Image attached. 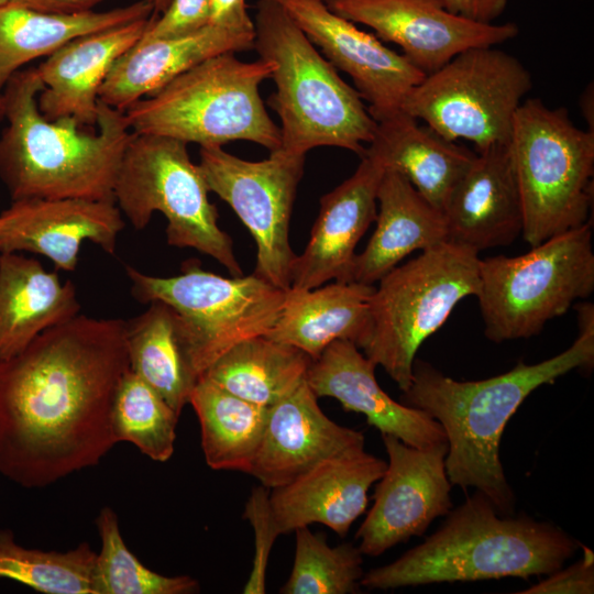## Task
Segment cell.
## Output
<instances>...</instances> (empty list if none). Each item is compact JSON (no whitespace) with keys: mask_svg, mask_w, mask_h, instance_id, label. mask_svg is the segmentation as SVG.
<instances>
[{"mask_svg":"<svg viewBox=\"0 0 594 594\" xmlns=\"http://www.w3.org/2000/svg\"><path fill=\"white\" fill-rule=\"evenodd\" d=\"M253 48L273 66L276 91L268 103L280 119V148L306 156L336 146L360 156L376 121L349 86L275 0H258Z\"/></svg>","mask_w":594,"mask_h":594,"instance_id":"5b68a950","label":"cell"},{"mask_svg":"<svg viewBox=\"0 0 594 594\" xmlns=\"http://www.w3.org/2000/svg\"><path fill=\"white\" fill-rule=\"evenodd\" d=\"M129 369L125 321L85 315L0 359V474L40 488L99 464Z\"/></svg>","mask_w":594,"mask_h":594,"instance_id":"6da1fadb","label":"cell"},{"mask_svg":"<svg viewBox=\"0 0 594 594\" xmlns=\"http://www.w3.org/2000/svg\"><path fill=\"white\" fill-rule=\"evenodd\" d=\"M387 462L365 452L324 459L290 482L270 490V503L280 535L322 524L344 537L365 513L369 490Z\"/></svg>","mask_w":594,"mask_h":594,"instance_id":"d6986e66","label":"cell"},{"mask_svg":"<svg viewBox=\"0 0 594 594\" xmlns=\"http://www.w3.org/2000/svg\"><path fill=\"white\" fill-rule=\"evenodd\" d=\"M531 87V75L517 57L495 46L473 47L426 75L402 110L479 151L509 143L515 114Z\"/></svg>","mask_w":594,"mask_h":594,"instance_id":"7c38bea8","label":"cell"},{"mask_svg":"<svg viewBox=\"0 0 594 594\" xmlns=\"http://www.w3.org/2000/svg\"><path fill=\"white\" fill-rule=\"evenodd\" d=\"M210 21L209 0H170L151 22L139 42L172 38L196 32Z\"/></svg>","mask_w":594,"mask_h":594,"instance_id":"74e56055","label":"cell"},{"mask_svg":"<svg viewBox=\"0 0 594 594\" xmlns=\"http://www.w3.org/2000/svg\"><path fill=\"white\" fill-rule=\"evenodd\" d=\"M270 153L252 162L222 146L200 147L198 165L209 191L226 201L252 234L257 248L253 274L287 290L297 256L289 224L306 156L282 148Z\"/></svg>","mask_w":594,"mask_h":594,"instance_id":"4fadbf2b","label":"cell"},{"mask_svg":"<svg viewBox=\"0 0 594 594\" xmlns=\"http://www.w3.org/2000/svg\"><path fill=\"white\" fill-rule=\"evenodd\" d=\"M75 285L61 282L35 258L0 253V359L25 349L37 336L79 315Z\"/></svg>","mask_w":594,"mask_h":594,"instance_id":"83f0119b","label":"cell"},{"mask_svg":"<svg viewBox=\"0 0 594 594\" xmlns=\"http://www.w3.org/2000/svg\"><path fill=\"white\" fill-rule=\"evenodd\" d=\"M479 252L444 241L394 267L371 298L372 327L361 349L405 392L420 345L468 296L480 292Z\"/></svg>","mask_w":594,"mask_h":594,"instance_id":"52a82bcc","label":"cell"},{"mask_svg":"<svg viewBox=\"0 0 594 594\" xmlns=\"http://www.w3.org/2000/svg\"><path fill=\"white\" fill-rule=\"evenodd\" d=\"M209 8L210 24L235 31H255L245 0H209Z\"/></svg>","mask_w":594,"mask_h":594,"instance_id":"ab89813d","label":"cell"},{"mask_svg":"<svg viewBox=\"0 0 594 594\" xmlns=\"http://www.w3.org/2000/svg\"><path fill=\"white\" fill-rule=\"evenodd\" d=\"M377 206L376 228L365 249L353 260L351 282L374 285L411 252L449 240L442 211L398 172L384 170Z\"/></svg>","mask_w":594,"mask_h":594,"instance_id":"d4e9b609","label":"cell"},{"mask_svg":"<svg viewBox=\"0 0 594 594\" xmlns=\"http://www.w3.org/2000/svg\"><path fill=\"white\" fill-rule=\"evenodd\" d=\"M579 336L558 355L537 364L518 362L510 371L481 381H455L415 359L403 404L436 419L446 433V471L452 485L474 487L499 514L514 513L515 494L499 457L506 424L538 387L594 364V307L578 305Z\"/></svg>","mask_w":594,"mask_h":594,"instance_id":"7a4b0ae2","label":"cell"},{"mask_svg":"<svg viewBox=\"0 0 594 594\" xmlns=\"http://www.w3.org/2000/svg\"><path fill=\"white\" fill-rule=\"evenodd\" d=\"M450 12L480 23H494L508 0H439Z\"/></svg>","mask_w":594,"mask_h":594,"instance_id":"60d3db41","label":"cell"},{"mask_svg":"<svg viewBox=\"0 0 594 594\" xmlns=\"http://www.w3.org/2000/svg\"><path fill=\"white\" fill-rule=\"evenodd\" d=\"M101 540L91 572V594H190L199 583L188 575L166 576L146 568L127 547L111 507L96 518Z\"/></svg>","mask_w":594,"mask_h":594,"instance_id":"d6a6232c","label":"cell"},{"mask_svg":"<svg viewBox=\"0 0 594 594\" xmlns=\"http://www.w3.org/2000/svg\"><path fill=\"white\" fill-rule=\"evenodd\" d=\"M311 362L293 345L257 336L235 344L202 376L240 398L271 407L306 380Z\"/></svg>","mask_w":594,"mask_h":594,"instance_id":"4dcf8cb0","label":"cell"},{"mask_svg":"<svg viewBox=\"0 0 594 594\" xmlns=\"http://www.w3.org/2000/svg\"><path fill=\"white\" fill-rule=\"evenodd\" d=\"M43 88L32 67L16 72L1 94L8 124L0 135V177L12 201H114L117 174L134 135L124 111L99 101L98 132H87L74 118L47 119L37 103Z\"/></svg>","mask_w":594,"mask_h":594,"instance_id":"3957f363","label":"cell"},{"mask_svg":"<svg viewBox=\"0 0 594 594\" xmlns=\"http://www.w3.org/2000/svg\"><path fill=\"white\" fill-rule=\"evenodd\" d=\"M101 1L105 0H11L10 4L50 13L73 14L91 11Z\"/></svg>","mask_w":594,"mask_h":594,"instance_id":"b9f144b4","label":"cell"},{"mask_svg":"<svg viewBox=\"0 0 594 594\" xmlns=\"http://www.w3.org/2000/svg\"><path fill=\"white\" fill-rule=\"evenodd\" d=\"M189 404L199 420L208 466L248 473L264 432L268 407L240 398L206 376L196 383Z\"/></svg>","mask_w":594,"mask_h":594,"instance_id":"1f68e13d","label":"cell"},{"mask_svg":"<svg viewBox=\"0 0 594 594\" xmlns=\"http://www.w3.org/2000/svg\"><path fill=\"white\" fill-rule=\"evenodd\" d=\"M4 118V103L2 95L0 94V120Z\"/></svg>","mask_w":594,"mask_h":594,"instance_id":"f6af8a7d","label":"cell"},{"mask_svg":"<svg viewBox=\"0 0 594 594\" xmlns=\"http://www.w3.org/2000/svg\"><path fill=\"white\" fill-rule=\"evenodd\" d=\"M244 517L254 530V558L243 593L264 594L271 550L280 535L270 503V488L260 485L252 491L245 504Z\"/></svg>","mask_w":594,"mask_h":594,"instance_id":"8d00e7d4","label":"cell"},{"mask_svg":"<svg viewBox=\"0 0 594 594\" xmlns=\"http://www.w3.org/2000/svg\"><path fill=\"white\" fill-rule=\"evenodd\" d=\"M124 224L114 201L13 200L0 215V253L40 254L48 258L56 271L74 272L85 241L112 255Z\"/></svg>","mask_w":594,"mask_h":594,"instance_id":"e0dca14e","label":"cell"},{"mask_svg":"<svg viewBox=\"0 0 594 594\" xmlns=\"http://www.w3.org/2000/svg\"><path fill=\"white\" fill-rule=\"evenodd\" d=\"M208 186L187 143L163 135L134 133L114 183L118 208L135 230L148 224L156 211L167 219V243L191 248L223 265L232 276L243 273L232 240L218 223Z\"/></svg>","mask_w":594,"mask_h":594,"instance_id":"30bf717a","label":"cell"},{"mask_svg":"<svg viewBox=\"0 0 594 594\" xmlns=\"http://www.w3.org/2000/svg\"><path fill=\"white\" fill-rule=\"evenodd\" d=\"M322 1H328V0H322Z\"/></svg>","mask_w":594,"mask_h":594,"instance_id":"7dc6e473","label":"cell"},{"mask_svg":"<svg viewBox=\"0 0 594 594\" xmlns=\"http://www.w3.org/2000/svg\"><path fill=\"white\" fill-rule=\"evenodd\" d=\"M583 556L575 563L550 574L520 594H592L594 593V553L582 546Z\"/></svg>","mask_w":594,"mask_h":594,"instance_id":"f35d334b","label":"cell"},{"mask_svg":"<svg viewBox=\"0 0 594 594\" xmlns=\"http://www.w3.org/2000/svg\"><path fill=\"white\" fill-rule=\"evenodd\" d=\"M145 0L105 12L50 13L6 4L0 8V91L22 66L50 56L68 42L135 20L150 18Z\"/></svg>","mask_w":594,"mask_h":594,"instance_id":"f1b7e54d","label":"cell"},{"mask_svg":"<svg viewBox=\"0 0 594 594\" xmlns=\"http://www.w3.org/2000/svg\"><path fill=\"white\" fill-rule=\"evenodd\" d=\"M145 1L152 6L154 14L156 15L158 13H162L170 2V0H145Z\"/></svg>","mask_w":594,"mask_h":594,"instance_id":"ee69618b","label":"cell"},{"mask_svg":"<svg viewBox=\"0 0 594 594\" xmlns=\"http://www.w3.org/2000/svg\"><path fill=\"white\" fill-rule=\"evenodd\" d=\"M179 416L130 369L122 376L112 404L111 427L118 442L134 444L153 461H168L175 450Z\"/></svg>","mask_w":594,"mask_h":594,"instance_id":"e575fe53","label":"cell"},{"mask_svg":"<svg viewBox=\"0 0 594 594\" xmlns=\"http://www.w3.org/2000/svg\"><path fill=\"white\" fill-rule=\"evenodd\" d=\"M255 31L213 24L177 37L138 42L110 69L99 100L124 111L199 63L224 53L253 48Z\"/></svg>","mask_w":594,"mask_h":594,"instance_id":"cb8c5ba5","label":"cell"},{"mask_svg":"<svg viewBox=\"0 0 594 594\" xmlns=\"http://www.w3.org/2000/svg\"><path fill=\"white\" fill-rule=\"evenodd\" d=\"M334 13L361 23L426 75L458 54L481 46H496L519 33L513 22L480 23L448 11L439 0H328Z\"/></svg>","mask_w":594,"mask_h":594,"instance_id":"9a60e30c","label":"cell"},{"mask_svg":"<svg viewBox=\"0 0 594 594\" xmlns=\"http://www.w3.org/2000/svg\"><path fill=\"white\" fill-rule=\"evenodd\" d=\"M152 16L79 36L40 64L44 88L41 112L50 120L74 118L80 125L97 124L99 91L116 61L134 46Z\"/></svg>","mask_w":594,"mask_h":594,"instance_id":"603a6c76","label":"cell"},{"mask_svg":"<svg viewBox=\"0 0 594 594\" xmlns=\"http://www.w3.org/2000/svg\"><path fill=\"white\" fill-rule=\"evenodd\" d=\"M363 154L385 169L402 174L428 202L442 211L476 152L399 110L376 122L373 139Z\"/></svg>","mask_w":594,"mask_h":594,"instance_id":"4316f807","label":"cell"},{"mask_svg":"<svg viewBox=\"0 0 594 594\" xmlns=\"http://www.w3.org/2000/svg\"><path fill=\"white\" fill-rule=\"evenodd\" d=\"M442 213L449 240L476 252L507 246L524 228V212L509 143L475 151Z\"/></svg>","mask_w":594,"mask_h":594,"instance_id":"7402d4cb","label":"cell"},{"mask_svg":"<svg viewBox=\"0 0 594 594\" xmlns=\"http://www.w3.org/2000/svg\"><path fill=\"white\" fill-rule=\"evenodd\" d=\"M594 90L593 84H588L583 90L580 97V111L584 117L587 129L591 132H594Z\"/></svg>","mask_w":594,"mask_h":594,"instance_id":"7bdbcfd3","label":"cell"},{"mask_svg":"<svg viewBox=\"0 0 594 594\" xmlns=\"http://www.w3.org/2000/svg\"><path fill=\"white\" fill-rule=\"evenodd\" d=\"M376 365L351 341L338 340L314 360L306 381L315 395L337 399L366 417L382 435L426 449L447 442L441 425L421 409L397 403L378 385Z\"/></svg>","mask_w":594,"mask_h":594,"instance_id":"44dd1931","label":"cell"},{"mask_svg":"<svg viewBox=\"0 0 594 594\" xmlns=\"http://www.w3.org/2000/svg\"><path fill=\"white\" fill-rule=\"evenodd\" d=\"M130 370L180 416L198 377L193 371L178 314L163 301H152L125 321Z\"/></svg>","mask_w":594,"mask_h":594,"instance_id":"f546056e","label":"cell"},{"mask_svg":"<svg viewBox=\"0 0 594 594\" xmlns=\"http://www.w3.org/2000/svg\"><path fill=\"white\" fill-rule=\"evenodd\" d=\"M580 547L550 522L499 514L476 491L422 543L370 570L360 583L371 590H394L509 576L527 580L559 570Z\"/></svg>","mask_w":594,"mask_h":594,"instance_id":"277c9868","label":"cell"},{"mask_svg":"<svg viewBox=\"0 0 594 594\" xmlns=\"http://www.w3.org/2000/svg\"><path fill=\"white\" fill-rule=\"evenodd\" d=\"M317 399L305 380L268 407L264 432L248 472L263 486H282L324 459L364 449V435L331 420Z\"/></svg>","mask_w":594,"mask_h":594,"instance_id":"ac0fdd59","label":"cell"},{"mask_svg":"<svg viewBox=\"0 0 594 594\" xmlns=\"http://www.w3.org/2000/svg\"><path fill=\"white\" fill-rule=\"evenodd\" d=\"M272 72V64L262 58L243 62L235 53L216 55L138 100L124 114L136 134L168 136L200 147L243 140L273 152L280 148V131L258 89Z\"/></svg>","mask_w":594,"mask_h":594,"instance_id":"8992f818","label":"cell"},{"mask_svg":"<svg viewBox=\"0 0 594 594\" xmlns=\"http://www.w3.org/2000/svg\"><path fill=\"white\" fill-rule=\"evenodd\" d=\"M382 439L388 462L355 535L360 551L370 557L424 535L437 517L452 509L447 442L419 449L391 435H382Z\"/></svg>","mask_w":594,"mask_h":594,"instance_id":"5bb4252c","label":"cell"},{"mask_svg":"<svg viewBox=\"0 0 594 594\" xmlns=\"http://www.w3.org/2000/svg\"><path fill=\"white\" fill-rule=\"evenodd\" d=\"M519 186L522 238L535 246L590 222L594 132L582 130L563 107L525 99L509 141Z\"/></svg>","mask_w":594,"mask_h":594,"instance_id":"ba28073f","label":"cell"},{"mask_svg":"<svg viewBox=\"0 0 594 594\" xmlns=\"http://www.w3.org/2000/svg\"><path fill=\"white\" fill-rule=\"evenodd\" d=\"M334 67L348 74L377 122L399 110L426 74L322 0H275Z\"/></svg>","mask_w":594,"mask_h":594,"instance_id":"2e32d148","label":"cell"},{"mask_svg":"<svg viewBox=\"0 0 594 594\" xmlns=\"http://www.w3.org/2000/svg\"><path fill=\"white\" fill-rule=\"evenodd\" d=\"M592 222L518 256L480 261L477 299L485 337L496 343L538 334L594 290Z\"/></svg>","mask_w":594,"mask_h":594,"instance_id":"9c48e42d","label":"cell"},{"mask_svg":"<svg viewBox=\"0 0 594 594\" xmlns=\"http://www.w3.org/2000/svg\"><path fill=\"white\" fill-rule=\"evenodd\" d=\"M97 553L87 542L65 552L28 549L9 529L0 530V579L45 594H91Z\"/></svg>","mask_w":594,"mask_h":594,"instance_id":"836d02e7","label":"cell"},{"mask_svg":"<svg viewBox=\"0 0 594 594\" xmlns=\"http://www.w3.org/2000/svg\"><path fill=\"white\" fill-rule=\"evenodd\" d=\"M374 289L340 280L310 289L289 288L276 322L264 336L301 350L312 361L338 340L362 349L371 333Z\"/></svg>","mask_w":594,"mask_h":594,"instance_id":"484cf974","label":"cell"},{"mask_svg":"<svg viewBox=\"0 0 594 594\" xmlns=\"http://www.w3.org/2000/svg\"><path fill=\"white\" fill-rule=\"evenodd\" d=\"M385 168L363 154L355 172L320 199L309 241L296 256L290 288L310 289L329 280L351 282L355 248L377 215Z\"/></svg>","mask_w":594,"mask_h":594,"instance_id":"ffe728a7","label":"cell"},{"mask_svg":"<svg viewBox=\"0 0 594 594\" xmlns=\"http://www.w3.org/2000/svg\"><path fill=\"white\" fill-rule=\"evenodd\" d=\"M296 547L290 575L283 594H346L358 588L364 575L359 547L342 543L330 547L321 534L308 526L295 530Z\"/></svg>","mask_w":594,"mask_h":594,"instance_id":"d590c367","label":"cell"},{"mask_svg":"<svg viewBox=\"0 0 594 594\" xmlns=\"http://www.w3.org/2000/svg\"><path fill=\"white\" fill-rule=\"evenodd\" d=\"M133 297L170 306L183 324L190 366L198 378L235 344L266 334L276 322L286 292L265 279L224 277L187 261L180 274L152 276L125 266Z\"/></svg>","mask_w":594,"mask_h":594,"instance_id":"8fae6325","label":"cell"},{"mask_svg":"<svg viewBox=\"0 0 594 594\" xmlns=\"http://www.w3.org/2000/svg\"><path fill=\"white\" fill-rule=\"evenodd\" d=\"M11 0H0V8L10 3Z\"/></svg>","mask_w":594,"mask_h":594,"instance_id":"bcb514c9","label":"cell"}]
</instances>
